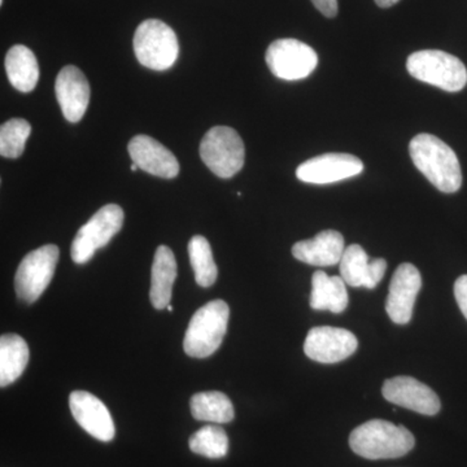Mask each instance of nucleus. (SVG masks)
I'll return each instance as SVG.
<instances>
[{"mask_svg":"<svg viewBox=\"0 0 467 467\" xmlns=\"http://www.w3.org/2000/svg\"><path fill=\"white\" fill-rule=\"evenodd\" d=\"M409 152L418 171L439 192L453 193L462 184L459 158L448 144L431 134H418L409 144Z\"/></svg>","mask_w":467,"mask_h":467,"instance_id":"obj_1","label":"nucleus"},{"mask_svg":"<svg viewBox=\"0 0 467 467\" xmlns=\"http://www.w3.org/2000/svg\"><path fill=\"white\" fill-rule=\"evenodd\" d=\"M349 445L359 457L367 460L399 459L413 450L414 436L404 426L389 420H371L356 427L349 436Z\"/></svg>","mask_w":467,"mask_h":467,"instance_id":"obj_2","label":"nucleus"},{"mask_svg":"<svg viewBox=\"0 0 467 467\" xmlns=\"http://www.w3.org/2000/svg\"><path fill=\"white\" fill-rule=\"evenodd\" d=\"M229 317V306L223 300L209 301L198 309L184 335V352L195 358L213 355L225 337Z\"/></svg>","mask_w":467,"mask_h":467,"instance_id":"obj_3","label":"nucleus"},{"mask_svg":"<svg viewBox=\"0 0 467 467\" xmlns=\"http://www.w3.org/2000/svg\"><path fill=\"white\" fill-rule=\"evenodd\" d=\"M409 75L418 81L448 92H459L467 85V69L459 57L439 50L417 51L408 57Z\"/></svg>","mask_w":467,"mask_h":467,"instance_id":"obj_4","label":"nucleus"},{"mask_svg":"<svg viewBox=\"0 0 467 467\" xmlns=\"http://www.w3.org/2000/svg\"><path fill=\"white\" fill-rule=\"evenodd\" d=\"M134 52L138 61L149 69L167 70L180 55V43L174 30L162 21H143L134 34Z\"/></svg>","mask_w":467,"mask_h":467,"instance_id":"obj_5","label":"nucleus"},{"mask_svg":"<svg viewBox=\"0 0 467 467\" xmlns=\"http://www.w3.org/2000/svg\"><path fill=\"white\" fill-rule=\"evenodd\" d=\"M201 158L217 177H234L244 165L245 149L241 135L229 126H214L202 140Z\"/></svg>","mask_w":467,"mask_h":467,"instance_id":"obj_6","label":"nucleus"},{"mask_svg":"<svg viewBox=\"0 0 467 467\" xmlns=\"http://www.w3.org/2000/svg\"><path fill=\"white\" fill-rule=\"evenodd\" d=\"M124 225V211L116 204H107L85 223L77 233L70 248V254L76 264L88 263L95 252L106 247L113 236Z\"/></svg>","mask_w":467,"mask_h":467,"instance_id":"obj_7","label":"nucleus"},{"mask_svg":"<svg viewBox=\"0 0 467 467\" xmlns=\"http://www.w3.org/2000/svg\"><path fill=\"white\" fill-rule=\"evenodd\" d=\"M58 247L43 245L27 254L21 261L15 275L17 297L26 303H34L51 284L58 263Z\"/></svg>","mask_w":467,"mask_h":467,"instance_id":"obj_8","label":"nucleus"},{"mask_svg":"<svg viewBox=\"0 0 467 467\" xmlns=\"http://www.w3.org/2000/svg\"><path fill=\"white\" fill-rule=\"evenodd\" d=\"M265 60L270 72L285 81H299L315 72L317 52L297 39H278L267 48Z\"/></svg>","mask_w":467,"mask_h":467,"instance_id":"obj_9","label":"nucleus"},{"mask_svg":"<svg viewBox=\"0 0 467 467\" xmlns=\"http://www.w3.org/2000/svg\"><path fill=\"white\" fill-rule=\"evenodd\" d=\"M358 347V337L346 328L319 326L306 335V358L321 364H337L350 358Z\"/></svg>","mask_w":467,"mask_h":467,"instance_id":"obj_10","label":"nucleus"},{"mask_svg":"<svg viewBox=\"0 0 467 467\" xmlns=\"http://www.w3.org/2000/svg\"><path fill=\"white\" fill-rule=\"evenodd\" d=\"M364 171V162L350 153H325L303 162L296 169L297 180L312 184L339 182Z\"/></svg>","mask_w":467,"mask_h":467,"instance_id":"obj_11","label":"nucleus"},{"mask_svg":"<svg viewBox=\"0 0 467 467\" xmlns=\"http://www.w3.org/2000/svg\"><path fill=\"white\" fill-rule=\"evenodd\" d=\"M422 288V276L413 264H401L389 284L386 312L392 322L407 325L413 317L414 303Z\"/></svg>","mask_w":467,"mask_h":467,"instance_id":"obj_12","label":"nucleus"},{"mask_svg":"<svg viewBox=\"0 0 467 467\" xmlns=\"http://www.w3.org/2000/svg\"><path fill=\"white\" fill-rule=\"evenodd\" d=\"M384 399L391 404L409 409L425 416H435L441 411V399L429 386L416 378L395 377L387 379L382 387Z\"/></svg>","mask_w":467,"mask_h":467,"instance_id":"obj_13","label":"nucleus"},{"mask_svg":"<svg viewBox=\"0 0 467 467\" xmlns=\"http://www.w3.org/2000/svg\"><path fill=\"white\" fill-rule=\"evenodd\" d=\"M69 408L78 423L88 434L100 441H113L115 423L109 408L90 392L75 391L69 396Z\"/></svg>","mask_w":467,"mask_h":467,"instance_id":"obj_14","label":"nucleus"},{"mask_svg":"<svg viewBox=\"0 0 467 467\" xmlns=\"http://www.w3.org/2000/svg\"><path fill=\"white\" fill-rule=\"evenodd\" d=\"M55 92L67 121L72 124L81 121L90 103V85L84 73L77 67H64L55 82Z\"/></svg>","mask_w":467,"mask_h":467,"instance_id":"obj_15","label":"nucleus"},{"mask_svg":"<svg viewBox=\"0 0 467 467\" xmlns=\"http://www.w3.org/2000/svg\"><path fill=\"white\" fill-rule=\"evenodd\" d=\"M129 155L138 168L155 177L171 178L180 173V162L167 147L149 135H137L128 146Z\"/></svg>","mask_w":467,"mask_h":467,"instance_id":"obj_16","label":"nucleus"},{"mask_svg":"<svg viewBox=\"0 0 467 467\" xmlns=\"http://www.w3.org/2000/svg\"><path fill=\"white\" fill-rule=\"evenodd\" d=\"M340 276L350 287L376 288L387 270L384 259L368 260L367 252L358 244H352L344 251L340 261Z\"/></svg>","mask_w":467,"mask_h":467,"instance_id":"obj_17","label":"nucleus"},{"mask_svg":"<svg viewBox=\"0 0 467 467\" xmlns=\"http://www.w3.org/2000/svg\"><path fill=\"white\" fill-rule=\"evenodd\" d=\"M346 245L342 234L325 230L309 241L297 242L292 247V254L301 263L313 266H333L342 261Z\"/></svg>","mask_w":467,"mask_h":467,"instance_id":"obj_18","label":"nucleus"},{"mask_svg":"<svg viewBox=\"0 0 467 467\" xmlns=\"http://www.w3.org/2000/svg\"><path fill=\"white\" fill-rule=\"evenodd\" d=\"M177 269L173 252L167 245H160L153 257L150 275V299L153 308L161 310L171 306Z\"/></svg>","mask_w":467,"mask_h":467,"instance_id":"obj_19","label":"nucleus"},{"mask_svg":"<svg viewBox=\"0 0 467 467\" xmlns=\"http://www.w3.org/2000/svg\"><path fill=\"white\" fill-rule=\"evenodd\" d=\"M348 303L347 284L342 276H330L322 270L313 275L310 308L342 313L348 306Z\"/></svg>","mask_w":467,"mask_h":467,"instance_id":"obj_20","label":"nucleus"},{"mask_svg":"<svg viewBox=\"0 0 467 467\" xmlns=\"http://www.w3.org/2000/svg\"><path fill=\"white\" fill-rule=\"evenodd\" d=\"M5 66L9 82L16 90L30 92L36 88L39 79L38 61L26 46H14L5 57Z\"/></svg>","mask_w":467,"mask_h":467,"instance_id":"obj_21","label":"nucleus"},{"mask_svg":"<svg viewBox=\"0 0 467 467\" xmlns=\"http://www.w3.org/2000/svg\"><path fill=\"white\" fill-rule=\"evenodd\" d=\"M29 362V347L16 334L0 337V386L7 387L16 382Z\"/></svg>","mask_w":467,"mask_h":467,"instance_id":"obj_22","label":"nucleus"},{"mask_svg":"<svg viewBox=\"0 0 467 467\" xmlns=\"http://www.w3.org/2000/svg\"><path fill=\"white\" fill-rule=\"evenodd\" d=\"M190 408L195 420L213 422L217 425L232 422L235 416L232 400L223 392L196 393L192 398Z\"/></svg>","mask_w":467,"mask_h":467,"instance_id":"obj_23","label":"nucleus"},{"mask_svg":"<svg viewBox=\"0 0 467 467\" xmlns=\"http://www.w3.org/2000/svg\"><path fill=\"white\" fill-rule=\"evenodd\" d=\"M189 254L196 284L204 288L216 284L218 269L207 238L202 235L192 236L189 243Z\"/></svg>","mask_w":467,"mask_h":467,"instance_id":"obj_24","label":"nucleus"},{"mask_svg":"<svg viewBox=\"0 0 467 467\" xmlns=\"http://www.w3.org/2000/svg\"><path fill=\"white\" fill-rule=\"evenodd\" d=\"M190 450L207 459H223L229 451V438L220 426H204L190 438Z\"/></svg>","mask_w":467,"mask_h":467,"instance_id":"obj_25","label":"nucleus"},{"mask_svg":"<svg viewBox=\"0 0 467 467\" xmlns=\"http://www.w3.org/2000/svg\"><path fill=\"white\" fill-rule=\"evenodd\" d=\"M32 133V126L26 119H12L0 128V155L17 159L26 150V140Z\"/></svg>","mask_w":467,"mask_h":467,"instance_id":"obj_26","label":"nucleus"},{"mask_svg":"<svg viewBox=\"0 0 467 467\" xmlns=\"http://www.w3.org/2000/svg\"><path fill=\"white\" fill-rule=\"evenodd\" d=\"M454 296L461 312L467 319V275H461L454 284Z\"/></svg>","mask_w":467,"mask_h":467,"instance_id":"obj_27","label":"nucleus"},{"mask_svg":"<svg viewBox=\"0 0 467 467\" xmlns=\"http://www.w3.org/2000/svg\"><path fill=\"white\" fill-rule=\"evenodd\" d=\"M312 3L324 16L328 18L337 16V0H312Z\"/></svg>","mask_w":467,"mask_h":467,"instance_id":"obj_28","label":"nucleus"},{"mask_svg":"<svg viewBox=\"0 0 467 467\" xmlns=\"http://www.w3.org/2000/svg\"><path fill=\"white\" fill-rule=\"evenodd\" d=\"M399 2H400V0H376L377 5H379L380 8L392 7V5H395L396 3Z\"/></svg>","mask_w":467,"mask_h":467,"instance_id":"obj_29","label":"nucleus"},{"mask_svg":"<svg viewBox=\"0 0 467 467\" xmlns=\"http://www.w3.org/2000/svg\"><path fill=\"white\" fill-rule=\"evenodd\" d=\"M130 169H131V171H137L138 169H140V168H138V165L134 164V162H133V165H131Z\"/></svg>","mask_w":467,"mask_h":467,"instance_id":"obj_30","label":"nucleus"},{"mask_svg":"<svg viewBox=\"0 0 467 467\" xmlns=\"http://www.w3.org/2000/svg\"><path fill=\"white\" fill-rule=\"evenodd\" d=\"M169 312H173V306H168V308Z\"/></svg>","mask_w":467,"mask_h":467,"instance_id":"obj_31","label":"nucleus"},{"mask_svg":"<svg viewBox=\"0 0 467 467\" xmlns=\"http://www.w3.org/2000/svg\"><path fill=\"white\" fill-rule=\"evenodd\" d=\"M0 5H3V0H0Z\"/></svg>","mask_w":467,"mask_h":467,"instance_id":"obj_32","label":"nucleus"}]
</instances>
